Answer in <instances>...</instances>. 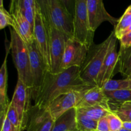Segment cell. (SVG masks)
<instances>
[{
  "mask_svg": "<svg viewBox=\"0 0 131 131\" xmlns=\"http://www.w3.org/2000/svg\"><path fill=\"white\" fill-rule=\"evenodd\" d=\"M80 69L72 67L58 74L47 72L41 86L31 97L34 106L47 108L54 99L63 93L88 90L94 87L82 79Z\"/></svg>",
  "mask_w": 131,
  "mask_h": 131,
  "instance_id": "obj_1",
  "label": "cell"
},
{
  "mask_svg": "<svg viewBox=\"0 0 131 131\" xmlns=\"http://www.w3.org/2000/svg\"><path fill=\"white\" fill-rule=\"evenodd\" d=\"M115 31H112L106 40L100 44L93 43L88 50L86 58L80 69L82 79L90 85L97 86V77L108 51Z\"/></svg>",
  "mask_w": 131,
  "mask_h": 131,
  "instance_id": "obj_2",
  "label": "cell"
},
{
  "mask_svg": "<svg viewBox=\"0 0 131 131\" xmlns=\"http://www.w3.org/2000/svg\"><path fill=\"white\" fill-rule=\"evenodd\" d=\"M50 24L63 33L68 38L74 37L73 18L59 0H37Z\"/></svg>",
  "mask_w": 131,
  "mask_h": 131,
  "instance_id": "obj_3",
  "label": "cell"
},
{
  "mask_svg": "<svg viewBox=\"0 0 131 131\" xmlns=\"http://www.w3.org/2000/svg\"><path fill=\"white\" fill-rule=\"evenodd\" d=\"M10 48L14 65L17 70L18 78L21 79L31 91L33 88V82L28 47L13 28L10 29Z\"/></svg>",
  "mask_w": 131,
  "mask_h": 131,
  "instance_id": "obj_4",
  "label": "cell"
},
{
  "mask_svg": "<svg viewBox=\"0 0 131 131\" xmlns=\"http://www.w3.org/2000/svg\"><path fill=\"white\" fill-rule=\"evenodd\" d=\"M33 35L37 49L47 67V70L51 72L50 24L46 15L41 10L37 1H36Z\"/></svg>",
  "mask_w": 131,
  "mask_h": 131,
  "instance_id": "obj_5",
  "label": "cell"
},
{
  "mask_svg": "<svg viewBox=\"0 0 131 131\" xmlns=\"http://www.w3.org/2000/svg\"><path fill=\"white\" fill-rule=\"evenodd\" d=\"M73 27L74 38L85 44L90 49L93 44L94 32L92 31L90 26L87 0H75Z\"/></svg>",
  "mask_w": 131,
  "mask_h": 131,
  "instance_id": "obj_6",
  "label": "cell"
},
{
  "mask_svg": "<svg viewBox=\"0 0 131 131\" xmlns=\"http://www.w3.org/2000/svg\"><path fill=\"white\" fill-rule=\"evenodd\" d=\"M89 48L74 37L66 41L65 49L61 65V72L72 67H81L84 63Z\"/></svg>",
  "mask_w": 131,
  "mask_h": 131,
  "instance_id": "obj_7",
  "label": "cell"
},
{
  "mask_svg": "<svg viewBox=\"0 0 131 131\" xmlns=\"http://www.w3.org/2000/svg\"><path fill=\"white\" fill-rule=\"evenodd\" d=\"M30 90L28 89L21 79L18 78L15 92L11 102L14 105L22 124L23 130L26 129L28 114L31 107Z\"/></svg>",
  "mask_w": 131,
  "mask_h": 131,
  "instance_id": "obj_8",
  "label": "cell"
},
{
  "mask_svg": "<svg viewBox=\"0 0 131 131\" xmlns=\"http://www.w3.org/2000/svg\"><path fill=\"white\" fill-rule=\"evenodd\" d=\"M50 24V23H49ZM51 42H50V56H51V72L52 74L61 72V65L65 49L66 41L69 38L67 36L54 28L50 24Z\"/></svg>",
  "mask_w": 131,
  "mask_h": 131,
  "instance_id": "obj_9",
  "label": "cell"
},
{
  "mask_svg": "<svg viewBox=\"0 0 131 131\" xmlns=\"http://www.w3.org/2000/svg\"><path fill=\"white\" fill-rule=\"evenodd\" d=\"M88 90L81 92L75 91L63 93L54 99L47 107V110L54 120H56L69 110L74 107L76 108L78 104Z\"/></svg>",
  "mask_w": 131,
  "mask_h": 131,
  "instance_id": "obj_10",
  "label": "cell"
},
{
  "mask_svg": "<svg viewBox=\"0 0 131 131\" xmlns=\"http://www.w3.org/2000/svg\"><path fill=\"white\" fill-rule=\"evenodd\" d=\"M29 51L31 69L33 86L31 90V95H33L42 85L47 72V67L37 49L35 41L30 43H26Z\"/></svg>",
  "mask_w": 131,
  "mask_h": 131,
  "instance_id": "obj_11",
  "label": "cell"
},
{
  "mask_svg": "<svg viewBox=\"0 0 131 131\" xmlns=\"http://www.w3.org/2000/svg\"><path fill=\"white\" fill-rule=\"evenodd\" d=\"M87 10L90 26L92 31L105 21H108L116 26L119 19L111 16L105 9L103 0H87Z\"/></svg>",
  "mask_w": 131,
  "mask_h": 131,
  "instance_id": "obj_12",
  "label": "cell"
},
{
  "mask_svg": "<svg viewBox=\"0 0 131 131\" xmlns=\"http://www.w3.org/2000/svg\"><path fill=\"white\" fill-rule=\"evenodd\" d=\"M117 38L113 35L110 43L108 51L104 59L102 66L97 77V86L102 88L104 84L111 79L117 66L118 60V52L116 51Z\"/></svg>",
  "mask_w": 131,
  "mask_h": 131,
  "instance_id": "obj_13",
  "label": "cell"
},
{
  "mask_svg": "<svg viewBox=\"0 0 131 131\" xmlns=\"http://www.w3.org/2000/svg\"><path fill=\"white\" fill-rule=\"evenodd\" d=\"M9 12L14 19L12 28L17 33L25 43H30L34 42V35L31 26L21 12L17 8L10 7Z\"/></svg>",
  "mask_w": 131,
  "mask_h": 131,
  "instance_id": "obj_14",
  "label": "cell"
},
{
  "mask_svg": "<svg viewBox=\"0 0 131 131\" xmlns=\"http://www.w3.org/2000/svg\"><path fill=\"white\" fill-rule=\"evenodd\" d=\"M109 102L110 101L102 88L95 86L86 92L76 108H84L97 105L106 104H109Z\"/></svg>",
  "mask_w": 131,
  "mask_h": 131,
  "instance_id": "obj_15",
  "label": "cell"
},
{
  "mask_svg": "<svg viewBox=\"0 0 131 131\" xmlns=\"http://www.w3.org/2000/svg\"><path fill=\"white\" fill-rule=\"evenodd\" d=\"M77 109L69 110L55 120L52 131H77Z\"/></svg>",
  "mask_w": 131,
  "mask_h": 131,
  "instance_id": "obj_16",
  "label": "cell"
},
{
  "mask_svg": "<svg viewBox=\"0 0 131 131\" xmlns=\"http://www.w3.org/2000/svg\"><path fill=\"white\" fill-rule=\"evenodd\" d=\"M8 50H7L6 57L4 60L1 69H0V116L5 115L7 113L8 107L10 103L7 97V81L8 72L6 67V58H7Z\"/></svg>",
  "mask_w": 131,
  "mask_h": 131,
  "instance_id": "obj_17",
  "label": "cell"
},
{
  "mask_svg": "<svg viewBox=\"0 0 131 131\" xmlns=\"http://www.w3.org/2000/svg\"><path fill=\"white\" fill-rule=\"evenodd\" d=\"M37 0H11L10 7L17 8L29 21L33 30Z\"/></svg>",
  "mask_w": 131,
  "mask_h": 131,
  "instance_id": "obj_18",
  "label": "cell"
},
{
  "mask_svg": "<svg viewBox=\"0 0 131 131\" xmlns=\"http://www.w3.org/2000/svg\"><path fill=\"white\" fill-rule=\"evenodd\" d=\"M117 72L125 78L131 74V47H120L118 52V60L116 67Z\"/></svg>",
  "mask_w": 131,
  "mask_h": 131,
  "instance_id": "obj_19",
  "label": "cell"
},
{
  "mask_svg": "<svg viewBox=\"0 0 131 131\" xmlns=\"http://www.w3.org/2000/svg\"><path fill=\"white\" fill-rule=\"evenodd\" d=\"M77 110L96 121H99L101 118L106 117L109 114L112 113L110 110L109 104L97 105L92 107L79 108Z\"/></svg>",
  "mask_w": 131,
  "mask_h": 131,
  "instance_id": "obj_20",
  "label": "cell"
},
{
  "mask_svg": "<svg viewBox=\"0 0 131 131\" xmlns=\"http://www.w3.org/2000/svg\"><path fill=\"white\" fill-rule=\"evenodd\" d=\"M111 111L117 115L123 121L131 122V101L122 104L109 103Z\"/></svg>",
  "mask_w": 131,
  "mask_h": 131,
  "instance_id": "obj_21",
  "label": "cell"
},
{
  "mask_svg": "<svg viewBox=\"0 0 131 131\" xmlns=\"http://www.w3.org/2000/svg\"><path fill=\"white\" fill-rule=\"evenodd\" d=\"M76 120L78 130L80 131H96L97 130L98 121L93 120L78 110Z\"/></svg>",
  "mask_w": 131,
  "mask_h": 131,
  "instance_id": "obj_22",
  "label": "cell"
},
{
  "mask_svg": "<svg viewBox=\"0 0 131 131\" xmlns=\"http://www.w3.org/2000/svg\"><path fill=\"white\" fill-rule=\"evenodd\" d=\"M104 92L110 101L109 103L118 104L131 101V90H122Z\"/></svg>",
  "mask_w": 131,
  "mask_h": 131,
  "instance_id": "obj_23",
  "label": "cell"
},
{
  "mask_svg": "<svg viewBox=\"0 0 131 131\" xmlns=\"http://www.w3.org/2000/svg\"><path fill=\"white\" fill-rule=\"evenodd\" d=\"M102 89L104 92L131 90V80L128 78L119 80L110 79L104 84Z\"/></svg>",
  "mask_w": 131,
  "mask_h": 131,
  "instance_id": "obj_24",
  "label": "cell"
},
{
  "mask_svg": "<svg viewBox=\"0 0 131 131\" xmlns=\"http://www.w3.org/2000/svg\"><path fill=\"white\" fill-rule=\"evenodd\" d=\"M131 25V5L127 8L124 14L120 19L118 23L115 27V34L117 39L121 38L122 32Z\"/></svg>",
  "mask_w": 131,
  "mask_h": 131,
  "instance_id": "obj_25",
  "label": "cell"
},
{
  "mask_svg": "<svg viewBox=\"0 0 131 131\" xmlns=\"http://www.w3.org/2000/svg\"><path fill=\"white\" fill-rule=\"evenodd\" d=\"M6 117L8 118L11 124L14 126L15 131H23L22 124L19 119V115L16 110L14 107V105L10 102L6 113Z\"/></svg>",
  "mask_w": 131,
  "mask_h": 131,
  "instance_id": "obj_26",
  "label": "cell"
},
{
  "mask_svg": "<svg viewBox=\"0 0 131 131\" xmlns=\"http://www.w3.org/2000/svg\"><path fill=\"white\" fill-rule=\"evenodd\" d=\"M14 25V19L9 12L4 8L3 6H0V29H3L8 26Z\"/></svg>",
  "mask_w": 131,
  "mask_h": 131,
  "instance_id": "obj_27",
  "label": "cell"
},
{
  "mask_svg": "<svg viewBox=\"0 0 131 131\" xmlns=\"http://www.w3.org/2000/svg\"><path fill=\"white\" fill-rule=\"evenodd\" d=\"M110 125V131H119L123 128V121L113 113H111L107 116Z\"/></svg>",
  "mask_w": 131,
  "mask_h": 131,
  "instance_id": "obj_28",
  "label": "cell"
},
{
  "mask_svg": "<svg viewBox=\"0 0 131 131\" xmlns=\"http://www.w3.org/2000/svg\"><path fill=\"white\" fill-rule=\"evenodd\" d=\"M0 118L1 124V131H15L12 124L6 117V114L0 116Z\"/></svg>",
  "mask_w": 131,
  "mask_h": 131,
  "instance_id": "obj_29",
  "label": "cell"
},
{
  "mask_svg": "<svg viewBox=\"0 0 131 131\" xmlns=\"http://www.w3.org/2000/svg\"><path fill=\"white\" fill-rule=\"evenodd\" d=\"M61 4L63 5L68 12L74 17L75 12V0H59Z\"/></svg>",
  "mask_w": 131,
  "mask_h": 131,
  "instance_id": "obj_30",
  "label": "cell"
},
{
  "mask_svg": "<svg viewBox=\"0 0 131 131\" xmlns=\"http://www.w3.org/2000/svg\"><path fill=\"white\" fill-rule=\"evenodd\" d=\"M96 131H110L108 120L106 116L99 120Z\"/></svg>",
  "mask_w": 131,
  "mask_h": 131,
  "instance_id": "obj_31",
  "label": "cell"
},
{
  "mask_svg": "<svg viewBox=\"0 0 131 131\" xmlns=\"http://www.w3.org/2000/svg\"><path fill=\"white\" fill-rule=\"evenodd\" d=\"M120 47L127 48L131 47V31L123 36L120 40Z\"/></svg>",
  "mask_w": 131,
  "mask_h": 131,
  "instance_id": "obj_32",
  "label": "cell"
},
{
  "mask_svg": "<svg viewBox=\"0 0 131 131\" xmlns=\"http://www.w3.org/2000/svg\"><path fill=\"white\" fill-rule=\"evenodd\" d=\"M123 128L131 130V122H125L123 123Z\"/></svg>",
  "mask_w": 131,
  "mask_h": 131,
  "instance_id": "obj_33",
  "label": "cell"
},
{
  "mask_svg": "<svg viewBox=\"0 0 131 131\" xmlns=\"http://www.w3.org/2000/svg\"><path fill=\"white\" fill-rule=\"evenodd\" d=\"M119 131H131L130 130H128V129H124V128H122V129H120Z\"/></svg>",
  "mask_w": 131,
  "mask_h": 131,
  "instance_id": "obj_34",
  "label": "cell"
},
{
  "mask_svg": "<svg viewBox=\"0 0 131 131\" xmlns=\"http://www.w3.org/2000/svg\"><path fill=\"white\" fill-rule=\"evenodd\" d=\"M128 78H129V79H130V80H131V74H130V75H129V77H128Z\"/></svg>",
  "mask_w": 131,
  "mask_h": 131,
  "instance_id": "obj_35",
  "label": "cell"
},
{
  "mask_svg": "<svg viewBox=\"0 0 131 131\" xmlns=\"http://www.w3.org/2000/svg\"><path fill=\"white\" fill-rule=\"evenodd\" d=\"M77 131H80V130H77Z\"/></svg>",
  "mask_w": 131,
  "mask_h": 131,
  "instance_id": "obj_36",
  "label": "cell"
}]
</instances>
